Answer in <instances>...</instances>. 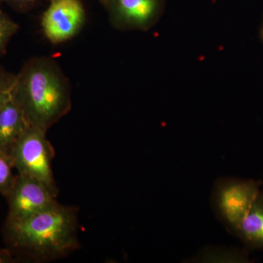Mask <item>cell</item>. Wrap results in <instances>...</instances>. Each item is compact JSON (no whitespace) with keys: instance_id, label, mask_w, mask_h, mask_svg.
Masks as SVG:
<instances>
[{"instance_id":"cell-10","label":"cell","mask_w":263,"mask_h":263,"mask_svg":"<svg viewBox=\"0 0 263 263\" xmlns=\"http://www.w3.org/2000/svg\"><path fill=\"white\" fill-rule=\"evenodd\" d=\"M14 164L10 155L0 152V195L6 197L11 191L16 179L13 174Z\"/></svg>"},{"instance_id":"cell-11","label":"cell","mask_w":263,"mask_h":263,"mask_svg":"<svg viewBox=\"0 0 263 263\" xmlns=\"http://www.w3.org/2000/svg\"><path fill=\"white\" fill-rule=\"evenodd\" d=\"M18 29V24L0 9V58L5 54L8 43Z\"/></svg>"},{"instance_id":"cell-15","label":"cell","mask_w":263,"mask_h":263,"mask_svg":"<svg viewBox=\"0 0 263 263\" xmlns=\"http://www.w3.org/2000/svg\"><path fill=\"white\" fill-rule=\"evenodd\" d=\"M99 1L100 2V3H101L103 6H105V5L106 4L107 2H108V0H99Z\"/></svg>"},{"instance_id":"cell-7","label":"cell","mask_w":263,"mask_h":263,"mask_svg":"<svg viewBox=\"0 0 263 263\" xmlns=\"http://www.w3.org/2000/svg\"><path fill=\"white\" fill-rule=\"evenodd\" d=\"M5 198L8 205L6 218L8 219H23L58 203L57 197L43 183L18 174L11 191Z\"/></svg>"},{"instance_id":"cell-13","label":"cell","mask_w":263,"mask_h":263,"mask_svg":"<svg viewBox=\"0 0 263 263\" xmlns=\"http://www.w3.org/2000/svg\"><path fill=\"white\" fill-rule=\"evenodd\" d=\"M5 2L16 11L25 13L34 9L42 0H5Z\"/></svg>"},{"instance_id":"cell-16","label":"cell","mask_w":263,"mask_h":263,"mask_svg":"<svg viewBox=\"0 0 263 263\" xmlns=\"http://www.w3.org/2000/svg\"><path fill=\"white\" fill-rule=\"evenodd\" d=\"M260 37H261V38H262V40L263 41V24H262V29H261V31H260Z\"/></svg>"},{"instance_id":"cell-9","label":"cell","mask_w":263,"mask_h":263,"mask_svg":"<svg viewBox=\"0 0 263 263\" xmlns=\"http://www.w3.org/2000/svg\"><path fill=\"white\" fill-rule=\"evenodd\" d=\"M234 234L249 248L263 250V191L259 193Z\"/></svg>"},{"instance_id":"cell-12","label":"cell","mask_w":263,"mask_h":263,"mask_svg":"<svg viewBox=\"0 0 263 263\" xmlns=\"http://www.w3.org/2000/svg\"><path fill=\"white\" fill-rule=\"evenodd\" d=\"M16 75L10 73L0 65V105L12 92Z\"/></svg>"},{"instance_id":"cell-8","label":"cell","mask_w":263,"mask_h":263,"mask_svg":"<svg viewBox=\"0 0 263 263\" xmlns=\"http://www.w3.org/2000/svg\"><path fill=\"white\" fill-rule=\"evenodd\" d=\"M28 127L23 111L13 98V92L10 93L0 105V152L10 155L15 143Z\"/></svg>"},{"instance_id":"cell-14","label":"cell","mask_w":263,"mask_h":263,"mask_svg":"<svg viewBox=\"0 0 263 263\" xmlns=\"http://www.w3.org/2000/svg\"><path fill=\"white\" fill-rule=\"evenodd\" d=\"M15 262L13 256L6 248H0V263Z\"/></svg>"},{"instance_id":"cell-3","label":"cell","mask_w":263,"mask_h":263,"mask_svg":"<svg viewBox=\"0 0 263 263\" xmlns=\"http://www.w3.org/2000/svg\"><path fill=\"white\" fill-rule=\"evenodd\" d=\"M47 132L29 126L10 152L15 169L43 183L55 197L59 195L52 170L54 150L46 138Z\"/></svg>"},{"instance_id":"cell-5","label":"cell","mask_w":263,"mask_h":263,"mask_svg":"<svg viewBox=\"0 0 263 263\" xmlns=\"http://www.w3.org/2000/svg\"><path fill=\"white\" fill-rule=\"evenodd\" d=\"M166 0H108L105 5L114 28L122 31H143L159 22Z\"/></svg>"},{"instance_id":"cell-1","label":"cell","mask_w":263,"mask_h":263,"mask_svg":"<svg viewBox=\"0 0 263 263\" xmlns=\"http://www.w3.org/2000/svg\"><path fill=\"white\" fill-rule=\"evenodd\" d=\"M78 211L58 202L23 219H5L3 239L15 262H48L79 249Z\"/></svg>"},{"instance_id":"cell-2","label":"cell","mask_w":263,"mask_h":263,"mask_svg":"<svg viewBox=\"0 0 263 263\" xmlns=\"http://www.w3.org/2000/svg\"><path fill=\"white\" fill-rule=\"evenodd\" d=\"M12 92L28 125L46 132L72 107L70 81L51 57H33L26 62Z\"/></svg>"},{"instance_id":"cell-17","label":"cell","mask_w":263,"mask_h":263,"mask_svg":"<svg viewBox=\"0 0 263 263\" xmlns=\"http://www.w3.org/2000/svg\"><path fill=\"white\" fill-rule=\"evenodd\" d=\"M5 0H0V6H1L2 3H4Z\"/></svg>"},{"instance_id":"cell-6","label":"cell","mask_w":263,"mask_h":263,"mask_svg":"<svg viewBox=\"0 0 263 263\" xmlns=\"http://www.w3.org/2000/svg\"><path fill=\"white\" fill-rule=\"evenodd\" d=\"M86 20V10L81 0H51L41 18V27L50 42L60 44L76 37Z\"/></svg>"},{"instance_id":"cell-4","label":"cell","mask_w":263,"mask_h":263,"mask_svg":"<svg viewBox=\"0 0 263 263\" xmlns=\"http://www.w3.org/2000/svg\"><path fill=\"white\" fill-rule=\"evenodd\" d=\"M260 193V184L254 180L223 179L218 181L213 193V205L229 231L235 233Z\"/></svg>"}]
</instances>
